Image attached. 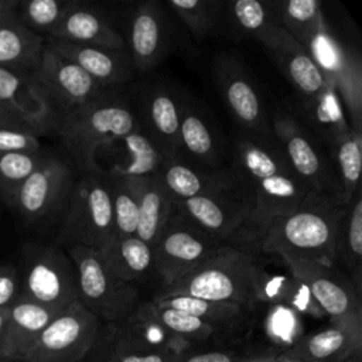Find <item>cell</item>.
Instances as JSON below:
<instances>
[{
	"instance_id": "6da1fadb",
	"label": "cell",
	"mask_w": 362,
	"mask_h": 362,
	"mask_svg": "<svg viewBox=\"0 0 362 362\" xmlns=\"http://www.w3.org/2000/svg\"><path fill=\"white\" fill-rule=\"evenodd\" d=\"M345 206L334 194L310 191L290 215L267 226L257 253L296 256L335 266V238Z\"/></svg>"
},
{
	"instance_id": "7a4b0ae2",
	"label": "cell",
	"mask_w": 362,
	"mask_h": 362,
	"mask_svg": "<svg viewBox=\"0 0 362 362\" xmlns=\"http://www.w3.org/2000/svg\"><path fill=\"white\" fill-rule=\"evenodd\" d=\"M139 129L134 103L123 88L106 89L100 96L69 113L55 129L69 163L78 173L96 170L95 153Z\"/></svg>"
},
{
	"instance_id": "3957f363",
	"label": "cell",
	"mask_w": 362,
	"mask_h": 362,
	"mask_svg": "<svg viewBox=\"0 0 362 362\" xmlns=\"http://www.w3.org/2000/svg\"><path fill=\"white\" fill-rule=\"evenodd\" d=\"M256 279V256L232 245H225L184 277L161 288L157 296L182 294L250 308L259 303Z\"/></svg>"
},
{
	"instance_id": "277c9868",
	"label": "cell",
	"mask_w": 362,
	"mask_h": 362,
	"mask_svg": "<svg viewBox=\"0 0 362 362\" xmlns=\"http://www.w3.org/2000/svg\"><path fill=\"white\" fill-rule=\"evenodd\" d=\"M78 171L61 157L47 154L16 192L10 209L30 229L57 233L68 211Z\"/></svg>"
},
{
	"instance_id": "5b68a950",
	"label": "cell",
	"mask_w": 362,
	"mask_h": 362,
	"mask_svg": "<svg viewBox=\"0 0 362 362\" xmlns=\"http://www.w3.org/2000/svg\"><path fill=\"white\" fill-rule=\"evenodd\" d=\"M113 238L110 177L102 170L78 173L72 198L52 242L102 249Z\"/></svg>"
},
{
	"instance_id": "8992f818",
	"label": "cell",
	"mask_w": 362,
	"mask_h": 362,
	"mask_svg": "<svg viewBox=\"0 0 362 362\" xmlns=\"http://www.w3.org/2000/svg\"><path fill=\"white\" fill-rule=\"evenodd\" d=\"M20 298L54 311H62L78 300L75 266L65 247L55 242L33 240L21 247Z\"/></svg>"
},
{
	"instance_id": "52a82bcc",
	"label": "cell",
	"mask_w": 362,
	"mask_h": 362,
	"mask_svg": "<svg viewBox=\"0 0 362 362\" xmlns=\"http://www.w3.org/2000/svg\"><path fill=\"white\" fill-rule=\"evenodd\" d=\"M78 281V300L103 324H120L139 307L134 284L115 277L102 263L96 249L74 245L65 247Z\"/></svg>"
},
{
	"instance_id": "ba28073f",
	"label": "cell",
	"mask_w": 362,
	"mask_h": 362,
	"mask_svg": "<svg viewBox=\"0 0 362 362\" xmlns=\"http://www.w3.org/2000/svg\"><path fill=\"white\" fill-rule=\"evenodd\" d=\"M267 105L273 136L281 147L294 174L310 189L334 194L341 198L339 185L327 148L286 109L281 102L274 100Z\"/></svg>"
},
{
	"instance_id": "9c48e42d",
	"label": "cell",
	"mask_w": 362,
	"mask_h": 362,
	"mask_svg": "<svg viewBox=\"0 0 362 362\" xmlns=\"http://www.w3.org/2000/svg\"><path fill=\"white\" fill-rule=\"evenodd\" d=\"M253 201V188L235 171L226 184L184 201H174V208L202 233L230 245L250 215Z\"/></svg>"
},
{
	"instance_id": "30bf717a",
	"label": "cell",
	"mask_w": 362,
	"mask_h": 362,
	"mask_svg": "<svg viewBox=\"0 0 362 362\" xmlns=\"http://www.w3.org/2000/svg\"><path fill=\"white\" fill-rule=\"evenodd\" d=\"M35 95L41 100L51 132L72 112L100 96V88L79 66L45 45L38 68L31 74Z\"/></svg>"
},
{
	"instance_id": "8fae6325",
	"label": "cell",
	"mask_w": 362,
	"mask_h": 362,
	"mask_svg": "<svg viewBox=\"0 0 362 362\" xmlns=\"http://www.w3.org/2000/svg\"><path fill=\"white\" fill-rule=\"evenodd\" d=\"M102 327L76 300L48 322L20 362H81L96 346Z\"/></svg>"
},
{
	"instance_id": "7c38bea8",
	"label": "cell",
	"mask_w": 362,
	"mask_h": 362,
	"mask_svg": "<svg viewBox=\"0 0 362 362\" xmlns=\"http://www.w3.org/2000/svg\"><path fill=\"white\" fill-rule=\"evenodd\" d=\"M212 75L218 90L239 130L274 137L269 105L260 86L238 55L219 54L212 61Z\"/></svg>"
},
{
	"instance_id": "4fadbf2b",
	"label": "cell",
	"mask_w": 362,
	"mask_h": 362,
	"mask_svg": "<svg viewBox=\"0 0 362 362\" xmlns=\"http://www.w3.org/2000/svg\"><path fill=\"white\" fill-rule=\"evenodd\" d=\"M252 188L255 195L252 212L230 245L256 256L259 242L267 226L273 221L290 215L313 189L293 170L259 180Z\"/></svg>"
},
{
	"instance_id": "5bb4252c",
	"label": "cell",
	"mask_w": 362,
	"mask_h": 362,
	"mask_svg": "<svg viewBox=\"0 0 362 362\" xmlns=\"http://www.w3.org/2000/svg\"><path fill=\"white\" fill-rule=\"evenodd\" d=\"M305 49L328 83L337 90L349 126L361 133L362 124V68L358 55L337 40L324 21Z\"/></svg>"
},
{
	"instance_id": "9a60e30c",
	"label": "cell",
	"mask_w": 362,
	"mask_h": 362,
	"mask_svg": "<svg viewBox=\"0 0 362 362\" xmlns=\"http://www.w3.org/2000/svg\"><path fill=\"white\" fill-rule=\"evenodd\" d=\"M225 245L192 226L174 208L153 245V274L165 288Z\"/></svg>"
},
{
	"instance_id": "2e32d148",
	"label": "cell",
	"mask_w": 362,
	"mask_h": 362,
	"mask_svg": "<svg viewBox=\"0 0 362 362\" xmlns=\"http://www.w3.org/2000/svg\"><path fill=\"white\" fill-rule=\"evenodd\" d=\"M291 276L311 293L329 321L362 320L361 294L335 266H327L296 256H279Z\"/></svg>"
},
{
	"instance_id": "e0dca14e",
	"label": "cell",
	"mask_w": 362,
	"mask_h": 362,
	"mask_svg": "<svg viewBox=\"0 0 362 362\" xmlns=\"http://www.w3.org/2000/svg\"><path fill=\"white\" fill-rule=\"evenodd\" d=\"M184 93L163 82L144 83L134 98V112L141 133L164 161L175 160Z\"/></svg>"
},
{
	"instance_id": "ac0fdd59",
	"label": "cell",
	"mask_w": 362,
	"mask_h": 362,
	"mask_svg": "<svg viewBox=\"0 0 362 362\" xmlns=\"http://www.w3.org/2000/svg\"><path fill=\"white\" fill-rule=\"evenodd\" d=\"M124 41L136 74L153 71L168 57L174 45V34L160 3L146 0L132 8Z\"/></svg>"
},
{
	"instance_id": "d6986e66",
	"label": "cell",
	"mask_w": 362,
	"mask_h": 362,
	"mask_svg": "<svg viewBox=\"0 0 362 362\" xmlns=\"http://www.w3.org/2000/svg\"><path fill=\"white\" fill-rule=\"evenodd\" d=\"M225 154L223 137L208 113L192 98L184 95L175 160L199 170L214 171L229 163Z\"/></svg>"
},
{
	"instance_id": "ffe728a7",
	"label": "cell",
	"mask_w": 362,
	"mask_h": 362,
	"mask_svg": "<svg viewBox=\"0 0 362 362\" xmlns=\"http://www.w3.org/2000/svg\"><path fill=\"white\" fill-rule=\"evenodd\" d=\"M257 42L262 44L280 72L290 82L296 96L313 98L328 86V82L305 47L280 27L274 25L267 30Z\"/></svg>"
},
{
	"instance_id": "44dd1931",
	"label": "cell",
	"mask_w": 362,
	"mask_h": 362,
	"mask_svg": "<svg viewBox=\"0 0 362 362\" xmlns=\"http://www.w3.org/2000/svg\"><path fill=\"white\" fill-rule=\"evenodd\" d=\"M45 45L79 66L105 89L123 88L136 75L127 49L102 48L54 38H45Z\"/></svg>"
},
{
	"instance_id": "7402d4cb",
	"label": "cell",
	"mask_w": 362,
	"mask_h": 362,
	"mask_svg": "<svg viewBox=\"0 0 362 362\" xmlns=\"http://www.w3.org/2000/svg\"><path fill=\"white\" fill-rule=\"evenodd\" d=\"M287 352L307 362H346L362 354V320L329 321L325 328L301 335Z\"/></svg>"
},
{
	"instance_id": "603a6c76",
	"label": "cell",
	"mask_w": 362,
	"mask_h": 362,
	"mask_svg": "<svg viewBox=\"0 0 362 362\" xmlns=\"http://www.w3.org/2000/svg\"><path fill=\"white\" fill-rule=\"evenodd\" d=\"M47 38L126 49L124 35L109 21L105 11L78 0H72L69 8Z\"/></svg>"
},
{
	"instance_id": "cb8c5ba5",
	"label": "cell",
	"mask_w": 362,
	"mask_h": 362,
	"mask_svg": "<svg viewBox=\"0 0 362 362\" xmlns=\"http://www.w3.org/2000/svg\"><path fill=\"white\" fill-rule=\"evenodd\" d=\"M103 163L98 165L109 177L144 178L157 175L164 160L140 129L96 150Z\"/></svg>"
},
{
	"instance_id": "d4e9b609",
	"label": "cell",
	"mask_w": 362,
	"mask_h": 362,
	"mask_svg": "<svg viewBox=\"0 0 362 362\" xmlns=\"http://www.w3.org/2000/svg\"><path fill=\"white\" fill-rule=\"evenodd\" d=\"M229 151V163L250 187L259 180L291 170L274 137L239 130L232 137Z\"/></svg>"
},
{
	"instance_id": "484cf974",
	"label": "cell",
	"mask_w": 362,
	"mask_h": 362,
	"mask_svg": "<svg viewBox=\"0 0 362 362\" xmlns=\"http://www.w3.org/2000/svg\"><path fill=\"white\" fill-rule=\"evenodd\" d=\"M286 109L327 148L351 129L341 99L331 83L313 98L296 96V102H281Z\"/></svg>"
},
{
	"instance_id": "4316f807",
	"label": "cell",
	"mask_w": 362,
	"mask_h": 362,
	"mask_svg": "<svg viewBox=\"0 0 362 362\" xmlns=\"http://www.w3.org/2000/svg\"><path fill=\"white\" fill-rule=\"evenodd\" d=\"M57 314L58 311L18 297L7 311L1 331L0 362H20Z\"/></svg>"
},
{
	"instance_id": "83f0119b",
	"label": "cell",
	"mask_w": 362,
	"mask_h": 362,
	"mask_svg": "<svg viewBox=\"0 0 362 362\" xmlns=\"http://www.w3.org/2000/svg\"><path fill=\"white\" fill-rule=\"evenodd\" d=\"M103 266L117 279L134 284L153 274V247L132 236H115L96 250Z\"/></svg>"
},
{
	"instance_id": "f1b7e54d",
	"label": "cell",
	"mask_w": 362,
	"mask_h": 362,
	"mask_svg": "<svg viewBox=\"0 0 362 362\" xmlns=\"http://www.w3.org/2000/svg\"><path fill=\"white\" fill-rule=\"evenodd\" d=\"M44 49L45 38L24 27L16 16L0 21V68L33 74Z\"/></svg>"
},
{
	"instance_id": "f546056e",
	"label": "cell",
	"mask_w": 362,
	"mask_h": 362,
	"mask_svg": "<svg viewBox=\"0 0 362 362\" xmlns=\"http://www.w3.org/2000/svg\"><path fill=\"white\" fill-rule=\"evenodd\" d=\"M235 175V170L228 163L222 168L206 171L191 167L182 161H164L157 177L174 201H184L226 184Z\"/></svg>"
},
{
	"instance_id": "4dcf8cb0",
	"label": "cell",
	"mask_w": 362,
	"mask_h": 362,
	"mask_svg": "<svg viewBox=\"0 0 362 362\" xmlns=\"http://www.w3.org/2000/svg\"><path fill=\"white\" fill-rule=\"evenodd\" d=\"M113 331L117 338L132 346L151 352H163L177 358L185 355L192 344L191 341L177 337L163 328L141 313L139 307L127 320L120 324H113Z\"/></svg>"
},
{
	"instance_id": "1f68e13d",
	"label": "cell",
	"mask_w": 362,
	"mask_h": 362,
	"mask_svg": "<svg viewBox=\"0 0 362 362\" xmlns=\"http://www.w3.org/2000/svg\"><path fill=\"white\" fill-rule=\"evenodd\" d=\"M257 301L269 305H283L297 314L322 318L325 314L313 298L308 288L290 274L269 273L257 264Z\"/></svg>"
},
{
	"instance_id": "d6a6232c",
	"label": "cell",
	"mask_w": 362,
	"mask_h": 362,
	"mask_svg": "<svg viewBox=\"0 0 362 362\" xmlns=\"http://www.w3.org/2000/svg\"><path fill=\"white\" fill-rule=\"evenodd\" d=\"M276 25L272 1L235 0L223 1L219 33L232 40H259Z\"/></svg>"
},
{
	"instance_id": "836d02e7",
	"label": "cell",
	"mask_w": 362,
	"mask_h": 362,
	"mask_svg": "<svg viewBox=\"0 0 362 362\" xmlns=\"http://www.w3.org/2000/svg\"><path fill=\"white\" fill-rule=\"evenodd\" d=\"M174 212V199L157 175L139 178L136 236L151 247Z\"/></svg>"
},
{
	"instance_id": "e575fe53",
	"label": "cell",
	"mask_w": 362,
	"mask_h": 362,
	"mask_svg": "<svg viewBox=\"0 0 362 362\" xmlns=\"http://www.w3.org/2000/svg\"><path fill=\"white\" fill-rule=\"evenodd\" d=\"M342 263L351 273V283L362 291V195L356 191L345 206L335 238V263Z\"/></svg>"
},
{
	"instance_id": "d590c367",
	"label": "cell",
	"mask_w": 362,
	"mask_h": 362,
	"mask_svg": "<svg viewBox=\"0 0 362 362\" xmlns=\"http://www.w3.org/2000/svg\"><path fill=\"white\" fill-rule=\"evenodd\" d=\"M329 160L339 185L341 199L348 205L359 189L362 170V136L352 127L338 136L328 147Z\"/></svg>"
},
{
	"instance_id": "8d00e7d4",
	"label": "cell",
	"mask_w": 362,
	"mask_h": 362,
	"mask_svg": "<svg viewBox=\"0 0 362 362\" xmlns=\"http://www.w3.org/2000/svg\"><path fill=\"white\" fill-rule=\"evenodd\" d=\"M276 25L288 33L303 47L325 21L318 0H274L272 1Z\"/></svg>"
},
{
	"instance_id": "74e56055",
	"label": "cell",
	"mask_w": 362,
	"mask_h": 362,
	"mask_svg": "<svg viewBox=\"0 0 362 362\" xmlns=\"http://www.w3.org/2000/svg\"><path fill=\"white\" fill-rule=\"evenodd\" d=\"M151 301L157 305L170 307L194 315L201 321L215 327L216 329L238 322L243 317L245 311H247L246 307L235 303L211 301L182 294L156 296Z\"/></svg>"
},
{
	"instance_id": "f35d334b",
	"label": "cell",
	"mask_w": 362,
	"mask_h": 362,
	"mask_svg": "<svg viewBox=\"0 0 362 362\" xmlns=\"http://www.w3.org/2000/svg\"><path fill=\"white\" fill-rule=\"evenodd\" d=\"M0 103L34 119L44 132H51L45 109L35 95L31 74H21L0 68Z\"/></svg>"
},
{
	"instance_id": "ab89813d",
	"label": "cell",
	"mask_w": 362,
	"mask_h": 362,
	"mask_svg": "<svg viewBox=\"0 0 362 362\" xmlns=\"http://www.w3.org/2000/svg\"><path fill=\"white\" fill-rule=\"evenodd\" d=\"M222 3L219 0H168L167 6L198 40L219 34Z\"/></svg>"
},
{
	"instance_id": "60d3db41",
	"label": "cell",
	"mask_w": 362,
	"mask_h": 362,
	"mask_svg": "<svg viewBox=\"0 0 362 362\" xmlns=\"http://www.w3.org/2000/svg\"><path fill=\"white\" fill-rule=\"evenodd\" d=\"M139 310L171 334L191 342L205 341L218 331L215 327L201 321L194 315L170 307L157 305L153 301L139 304Z\"/></svg>"
},
{
	"instance_id": "b9f144b4",
	"label": "cell",
	"mask_w": 362,
	"mask_h": 362,
	"mask_svg": "<svg viewBox=\"0 0 362 362\" xmlns=\"http://www.w3.org/2000/svg\"><path fill=\"white\" fill-rule=\"evenodd\" d=\"M113 238L136 235L139 218V178L110 177Z\"/></svg>"
},
{
	"instance_id": "7bdbcfd3",
	"label": "cell",
	"mask_w": 362,
	"mask_h": 362,
	"mask_svg": "<svg viewBox=\"0 0 362 362\" xmlns=\"http://www.w3.org/2000/svg\"><path fill=\"white\" fill-rule=\"evenodd\" d=\"M71 3L72 0H21L17 1L16 18L33 33L47 38Z\"/></svg>"
},
{
	"instance_id": "ee69618b",
	"label": "cell",
	"mask_w": 362,
	"mask_h": 362,
	"mask_svg": "<svg viewBox=\"0 0 362 362\" xmlns=\"http://www.w3.org/2000/svg\"><path fill=\"white\" fill-rule=\"evenodd\" d=\"M47 153H1L0 154V199L10 206L25 178L42 163Z\"/></svg>"
},
{
	"instance_id": "f6af8a7d",
	"label": "cell",
	"mask_w": 362,
	"mask_h": 362,
	"mask_svg": "<svg viewBox=\"0 0 362 362\" xmlns=\"http://www.w3.org/2000/svg\"><path fill=\"white\" fill-rule=\"evenodd\" d=\"M110 339H112V355L117 362H177L178 358L163 354L144 351L129 345L115 335L113 324H110Z\"/></svg>"
},
{
	"instance_id": "bcb514c9",
	"label": "cell",
	"mask_w": 362,
	"mask_h": 362,
	"mask_svg": "<svg viewBox=\"0 0 362 362\" xmlns=\"http://www.w3.org/2000/svg\"><path fill=\"white\" fill-rule=\"evenodd\" d=\"M38 134L17 129H0V154L1 153H38L41 151Z\"/></svg>"
},
{
	"instance_id": "7dc6e473",
	"label": "cell",
	"mask_w": 362,
	"mask_h": 362,
	"mask_svg": "<svg viewBox=\"0 0 362 362\" xmlns=\"http://www.w3.org/2000/svg\"><path fill=\"white\" fill-rule=\"evenodd\" d=\"M20 297L18 272L11 264L0 266V310H8Z\"/></svg>"
},
{
	"instance_id": "c3c4849f",
	"label": "cell",
	"mask_w": 362,
	"mask_h": 362,
	"mask_svg": "<svg viewBox=\"0 0 362 362\" xmlns=\"http://www.w3.org/2000/svg\"><path fill=\"white\" fill-rule=\"evenodd\" d=\"M1 127L31 132V133H35L38 136L45 133L38 122H35L34 119L11 109L10 106H7L4 103H0V129Z\"/></svg>"
},
{
	"instance_id": "681fc988",
	"label": "cell",
	"mask_w": 362,
	"mask_h": 362,
	"mask_svg": "<svg viewBox=\"0 0 362 362\" xmlns=\"http://www.w3.org/2000/svg\"><path fill=\"white\" fill-rule=\"evenodd\" d=\"M242 358L230 351H208L201 354L182 355L177 362H239Z\"/></svg>"
},
{
	"instance_id": "f907efd6",
	"label": "cell",
	"mask_w": 362,
	"mask_h": 362,
	"mask_svg": "<svg viewBox=\"0 0 362 362\" xmlns=\"http://www.w3.org/2000/svg\"><path fill=\"white\" fill-rule=\"evenodd\" d=\"M18 0H0V17L16 16Z\"/></svg>"
},
{
	"instance_id": "816d5d0a",
	"label": "cell",
	"mask_w": 362,
	"mask_h": 362,
	"mask_svg": "<svg viewBox=\"0 0 362 362\" xmlns=\"http://www.w3.org/2000/svg\"><path fill=\"white\" fill-rule=\"evenodd\" d=\"M276 356H277V355H276L274 352H263V354H259V355L246 358V359L242 358L239 362H274Z\"/></svg>"
},
{
	"instance_id": "f5cc1de1",
	"label": "cell",
	"mask_w": 362,
	"mask_h": 362,
	"mask_svg": "<svg viewBox=\"0 0 362 362\" xmlns=\"http://www.w3.org/2000/svg\"><path fill=\"white\" fill-rule=\"evenodd\" d=\"M274 362H307V361H304V359H301V358H298V356H296V355H293V354L286 351L284 354L277 355Z\"/></svg>"
},
{
	"instance_id": "db71d44e",
	"label": "cell",
	"mask_w": 362,
	"mask_h": 362,
	"mask_svg": "<svg viewBox=\"0 0 362 362\" xmlns=\"http://www.w3.org/2000/svg\"><path fill=\"white\" fill-rule=\"evenodd\" d=\"M7 311H8V310H0V337H1V331H3V327H4V322H6V317H7Z\"/></svg>"
},
{
	"instance_id": "11a10c76",
	"label": "cell",
	"mask_w": 362,
	"mask_h": 362,
	"mask_svg": "<svg viewBox=\"0 0 362 362\" xmlns=\"http://www.w3.org/2000/svg\"><path fill=\"white\" fill-rule=\"evenodd\" d=\"M361 356H362V354H359V355H356V356L351 358V359H349V361H346V362H362V361H361Z\"/></svg>"
},
{
	"instance_id": "9f6ffc18",
	"label": "cell",
	"mask_w": 362,
	"mask_h": 362,
	"mask_svg": "<svg viewBox=\"0 0 362 362\" xmlns=\"http://www.w3.org/2000/svg\"><path fill=\"white\" fill-rule=\"evenodd\" d=\"M103 362H117V361H116V359H115V356H113V355H112V356H110V358H107V359H105V361H103Z\"/></svg>"
},
{
	"instance_id": "6f0895ef",
	"label": "cell",
	"mask_w": 362,
	"mask_h": 362,
	"mask_svg": "<svg viewBox=\"0 0 362 362\" xmlns=\"http://www.w3.org/2000/svg\"><path fill=\"white\" fill-rule=\"evenodd\" d=\"M10 17H13V16H10ZM4 18H8V17H0V21H1V20H4Z\"/></svg>"
}]
</instances>
